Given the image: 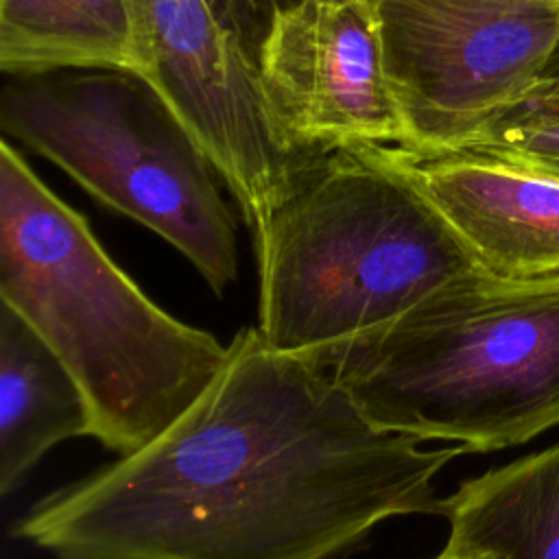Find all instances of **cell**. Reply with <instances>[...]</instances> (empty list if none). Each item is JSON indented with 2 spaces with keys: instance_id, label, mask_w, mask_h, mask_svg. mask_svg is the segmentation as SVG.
I'll return each mask as SVG.
<instances>
[{
  "instance_id": "14",
  "label": "cell",
  "mask_w": 559,
  "mask_h": 559,
  "mask_svg": "<svg viewBox=\"0 0 559 559\" xmlns=\"http://www.w3.org/2000/svg\"><path fill=\"white\" fill-rule=\"evenodd\" d=\"M297 0H205L218 28L255 68L262 44L277 13Z\"/></svg>"
},
{
  "instance_id": "9",
  "label": "cell",
  "mask_w": 559,
  "mask_h": 559,
  "mask_svg": "<svg viewBox=\"0 0 559 559\" xmlns=\"http://www.w3.org/2000/svg\"><path fill=\"white\" fill-rule=\"evenodd\" d=\"M378 151L483 271L509 280L559 275V179L474 155Z\"/></svg>"
},
{
  "instance_id": "3",
  "label": "cell",
  "mask_w": 559,
  "mask_h": 559,
  "mask_svg": "<svg viewBox=\"0 0 559 559\" xmlns=\"http://www.w3.org/2000/svg\"><path fill=\"white\" fill-rule=\"evenodd\" d=\"M253 242L258 330L286 354L369 334L483 271L378 148L293 157Z\"/></svg>"
},
{
  "instance_id": "10",
  "label": "cell",
  "mask_w": 559,
  "mask_h": 559,
  "mask_svg": "<svg viewBox=\"0 0 559 559\" xmlns=\"http://www.w3.org/2000/svg\"><path fill=\"white\" fill-rule=\"evenodd\" d=\"M441 518L454 557L559 559V441L463 480Z\"/></svg>"
},
{
  "instance_id": "16",
  "label": "cell",
  "mask_w": 559,
  "mask_h": 559,
  "mask_svg": "<svg viewBox=\"0 0 559 559\" xmlns=\"http://www.w3.org/2000/svg\"><path fill=\"white\" fill-rule=\"evenodd\" d=\"M435 559H461V557H454V555H450V552H445V550H441Z\"/></svg>"
},
{
  "instance_id": "1",
  "label": "cell",
  "mask_w": 559,
  "mask_h": 559,
  "mask_svg": "<svg viewBox=\"0 0 559 559\" xmlns=\"http://www.w3.org/2000/svg\"><path fill=\"white\" fill-rule=\"evenodd\" d=\"M461 454L380 430L317 360L242 328L173 428L15 535L55 559H338L391 518L443 515L435 480Z\"/></svg>"
},
{
  "instance_id": "4",
  "label": "cell",
  "mask_w": 559,
  "mask_h": 559,
  "mask_svg": "<svg viewBox=\"0 0 559 559\" xmlns=\"http://www.w3.org/2000/svg\"><path fill=\"white\" fill-rule=\"evenodd\" d=\"M380 430L467 452L559 426V275L476 271L395 321L306 354Z\"/></svg>"
},
{
  "instance_id": "5",
  "label": "cell",
  "mask_w": 559,
  "mask_h": 559,
  "mask_svg": "<svg viewBox=\"0 0 559 559\" xmlns=\"http://www.w3.org/2000/svg\"><path fill=\"white\" fill-rule=\"evenodd\" d=\"M0 122L94 199L162 236L216 295L236 280V225L218 173L146 76L63 70L11 79Z\"/></svg>"
},
{
  "instance_id": "12",
  "label": "cell",
  "mask_w": 559,
  "mask_h": 559,
  "mask_svg": "<svg viewBox=\"0 0 559 559\" xmlns=\"http://www.w3.org/2000/svg\"><path fill=\"white\" fill-rule=\"evenodd\" d=\"M0 68L13 79L63 70L146 76L133 0H0Z\"/></svg>"
},
{
  "instance_id": "11",
  "label": "cell",
  "mask_w": 559,
  "mask_h": 559,
  "mask_svg": "<svg viewBox=\"0 0 559 559\" xmlns=\"http://www.w3.org/2000/svg\"><path fill=\"white\" fill-rule=\"evenodd\" d=\"M92 437L87 400L39 334L0 306V493L15 491L57 443Z\"/></svg>"
},
{
  "instance_id": "8",
  "label": "cell",
  "mask_w": 559,
  "mask_h": 559,
  "mask_svg": "<svg viewBox=\"0 0 559 559\" xmlns=\"http://www.w3.org/2000/svg\"><path fill=\"white\" fill-rule=\"evenodd\" d=\"M146 79L164 94L210 155L255 231L288 173L255 68L218 28L205 0H133Z\"/></svg>"
},
{
  "instance_id": "15",
  "label": "cell",
  "mask_w": 559,
  "mask_h": 559,
  "mask_svg": "<svg viewBox=\"0 0 559 559\" xmlns=\"http://www.w3.org/2000/svg\"><path fill=\"white\" fill-rule=\"evenodd\" d=\"M518 105H528L535 109H546V111H559V41L555 44L552 52L548 55L537 83L528 92V96L518 103Z\"/></svg>"
},
{
  "instance_id": "13",
  "label": "cell",
  "mask_w": 559,
  "mask_h": 559,
  "mask_svg": "<svg viewBox=\"0 0 559 559\" xmlns=\"http://www.w3.org/2000/svg\"><path fill=\"white\" fill-rule=\"evenodd\" d=\"M437 153L485 157L559 179V111L513 105Z\"/></svg>"
},
{
  "instance_id": "6",
  "label": "cell",
  "mask_w": 559,
  "mask_h": 559,
  "mask_svg": "<svg viewBox=\"0 0 559 559\" xmlns=\"http://www.w3.org/2000/svg\"><path fill=\"white\" fill-rule=\"evenodd\" d=\"M406 148L445 151L522 103L559 41V0H376Z\"/></svg>"
},
{
  "instance_id": "2",
  "label": "cell",
  "mask_w": 559,
  "mask_h": 559,
  "mask_svg": "<svg viewBox=\"0 0 559 559\" xmlns=\"http://www.w3.org/2000/svg\"><path fill=\"white\" fill-rule=\"evenodd\" d=\"M0 297L79 382L92 437L131 456L214 384L229 345L162 310L2 140Z\"/></svg>"
},
{
  "instance_id": "7",
  "label": "cell",
  "mask_w": 559,
  "mask_h": 559,
  "mask_svg": "<svg viewBox=\"0 0 559 559\" xmlns=\"http://www.w3.org/2000/svg\"><path fill=\"white\" fill-rule=\"evenodd\" d=\"M255 74L288 157L408 144L376 0H297L275 15Z\"/></svg>"
}]
</instances>
